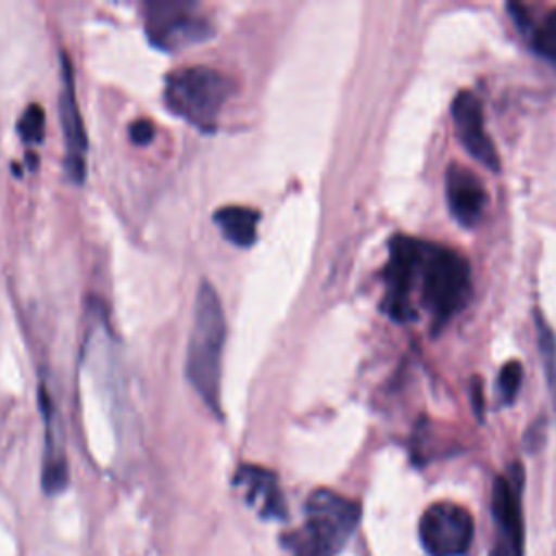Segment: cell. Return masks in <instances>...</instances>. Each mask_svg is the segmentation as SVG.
<instances>
[{
    "mask_svg": "<svg viewBox=\"0 0 556 556\" xmlns=\"http://www.w3.org/2000/svg\"><path fill=\"white\" fill-rule=\"evenodd\" d=\"M226 343V315L215 287L208 280L198 285L193 321L187 341L185 374L200 400L219 415L222 354Z\"/></svg>",
    "mask_w": 556,
    "mask_h": 556,
    "instance_id": "obj_1",
    "label": "cell"
},
{
    "mask_svg": "<svg viewBox=\"0 0 556 556\" xmlns=\"http://www.w3.org/2000/svg\"><path fill=\"white\" fill-rule=\"evenodd\" d=\"M358 521V502L330 489H317L306 500L302 528L287 536V547L291 556H337Z\"/></svg>",
    "mask_w": 556,
    "mask_h": 556,
    "instance_id": "obj_2",
    "label": "cell"
},
{
    "mask_svg": "<svg viewBox=\"0 0 556 556\" xmlns=\"http://www.w3.org/2000/svg\"><path fill=\"white\" fill-rule=\"evenodd\" d=\"M232 91L235 83L228 74L208 65H185L167 74L163 98L178 117L200 130H213Z\"/></svg>",
    "mask_w": 556,
    "mask_h": 556,
    "instance_id": "obj_3",
    "label": "cell"
},
{
    "mask_svg": "<svg viewBox=\"0 0 556 556\" xmlns=\"http://www.w3.org/2000/svg\"><path fill=\"white\" fill-rule=\"evenodd\" d=\"M419 280L421 300L432 313L437 326L454 317L465 306L471 291L467 261L443 245L424 243Z\"/></svg>",
    "mask_w": 556,
    "mask_h": 556,
    "instance_id": "obj_4",
    "label": "cell"
},
{
    "mask_svg": "<svg viewBox=\"0 0 556 556\" xmlns=\"http://www.w3.org/2000/svg\"><path fill=\"white\" fill-rule=\"evenodd\" d=\"M146 33L156 48L174 52L211 39L213 24L193 2L161 0L146 4Z\"/></svg>",
    "mask_w": 556,
    "mask_h": 556,
    "instance_id": "obj_5",
    "label": "cell"
},
{
    "mask_svg": "<svg viewBox=\"0 0 556 556\" xmlns=\"http://www.w3.org/2000/svg\"><path fill=\"white\" fill-rule=\"evenodd\" d=\"M419 539L430 556H463L473 539V519L460 504H430L419 519Z\"/></svg>",
    "mask_w": 556,
    "mask_h": 556,
    "instance_id": "obj_6",
    "label": "cell"
},
{
    "mask_svg": "<svg viewBox=\"0 0 556 556\" xmlns=\"http://www.w3.org/2000/svg\"><path fill=\"white\" fill-rule=\"evenodd\" d=\"M424 243L410 237H393L389 245V263L384 267V311L395 321L413 317L410 289L419 276Z\"/></svg>",
    "mask_w": 556,
    "mask_h": 556,
    "instance_id": "obj_7",
    "label": "cell"
},
{
    "mask_svg": "<svg viewBox=\"0 0 556 556\" xmlns=\"http://www.w3.org/2000/svg\"><path fill=\"white\" fill-rule=\"evenodd\" d=\"M61 72H59V117L65 137V172L72 182H83L87 172V132L78 109L74 72L65 52L59 54Z\"/></svg>",
    "mask_w": 556,
    "mask_h": 556,
    "instance_id": "obj_8",
    "label": "cell"
},
{
    "mask_svg": "<svg viewBox=\"0 0 556 556\" xmlns=\"http://www.w3.org/2000/svg\"><path fill=\"white\" fill-rule=\"evenodd\" d=\"M491 510L495 521V543L491 556H523V519L519 506V484L508 476H497L491 489Z\"/></svg>",
    "mask_w": 556,
    "mask_h": 556,
    "instance_id": "obj_9",
    "label": "cell"
},
{
    "mask_svg": "<svg viewBox=\"0 0 556 556\" xmlns=\"http://www.w3.org/2000/svg\"><path fill=\"white\" fill-rule=\"evenodd\" d=\"M452 117L456 126V135L465 150L480 161L484 167L497 172L500 159L497 150L491 141V137L484 130V117H482V104L471 91H458L452 100Z\"/></svg>",
    "mask_w": 556,
    "mask_h": 556,
    "instance_id": "obj_10",
    "label": "cell"
},
{
    "mask_svg": "<svg viewBox=\"0 0 556 556\" xmlns=\"http://www.w3.org/2000/svg\"><path fill=\"white\" fill-rule=\"evenodd\" d=\"M245 504L263 519L278 521L287 517V504L274 471L256 465H243L232 478Z\"/></svg>",
    "mask_w": 556,
    "mask_h": 556,
    "instance_id": "obj_11",
    "label": "cell"
},
{
    "mask_svg": "<svg viewBox=\"0 0 556 556\" xmlns=\"http://www.w3.org/2000/svg\"><path fill=\"white\" fill-rule=\"evenodd\" d=\"M39 404L43 413V469L41 486L46 493L54 495L67 484V458L63 445V426L56 406L46 387H39Z\"/></svg>",
    "mask_w": 556,
    "mask_h": 556,
    "instance_id": "obj_12",
    "label": "cell"
},
{
    "mask_svg": "<svg viewBox=\"0 0 556 556\" xmlns=\"http://www.w3.org/2000/svg\"><path fill=\"white\" fill-rule=\"evenodd\" d=\"M445 198L450 213L463 226H473L480 219L486 202L480 178L460 163H452L445 172Z\"/></svg>",
    "mask_w": 556,
    "mask_h": 556,
    "instance_id": "obj_13",
    "label": "cell"
},
{
    "mask_svg": "<svg viewBox=\"0 0 556 556\" xmlns=\"http://www.w3.org/2000/svg\"><path fill=\"white\" fill-rule=\"evenodd\" d=\"M258 217V211L250 206H222L213 215L222 235L239 248H248L254 243Z\"/></svg>",
    "mask_w": 556,
    "mask_h": 556,
    "instance_id": "obj_14",
    "label": "cell"
},
{
    "mask_svg": "<svg viewBox=\"0 0 556 556\" xmlns=\"http://www.w3.org/2000/svg\"><path fill=\"white\" fill-rule=\"evenodd\" d=\"M536 343H539V354H541L545 378H547V389L556 408V337L541 315H536Z\"/></svg>",
    "mask_w": 556,
    "mask_h": 556,
    "instance_id": "obj_15",
    "label": "cell"
},
{
    "mask_svg": "<svg viewBox=\"0 0 556 556\" xmlns=\"http://www.w3.org/2000/svg\"><path fill=\"white\" fill-rule=\"evenodd\" d=\"M43 130H46V115H43V109H41L37 102H33V104H28V106L22 111V115H20V119H17V132H20V137H22L24 143L37 146V143H41V139H43Z\"/></svg>",
    "mask_w": 556,
    "mask_h": 556,
    "instance_id": "obj_16",
    "label": "cell"
},
{
    "mask_svg": "<svg viewBox=\"0 0 556 556\" xmlns=\"http://www.w3.org/2000/svg\"><path fill=\"white\" fill-rule=\"evenodd\" d=\"M532 48L543 59L556 63V9H552L536 26L532 35Z\"/></svg>",
    "mask_w": 556,
    "mask_h": 556,
    "instance_id": "obj_17",
    "label": "cell"
},
{
    "mask_svg": "<svg viewBox=\"0 0 556 556\" xmlns=\"http://www.w3.org/2000/svg\"><path fill=\"white\" fill-rule=\"evenodd\" d=\"M521 376H523V369L517 361H508L502 369H500V376H497V393L502 397V402H513L517 391H519V384H521Z\"/></svg>",
    "mask_w": 556,
    "mask_h": 556,
    "instance_id": "obj_18",
    "label": "cell"
},
{
    "mask_svg": "<svg viewBox=\"0 0 556 556\" xmlns=\"http://www.w3.org/2000/svg\"><path fill=\"white\" fill-rule=\"evenodd\" d=\"M128 135H130V141H132V143L146 146V143H150L152 137H154V126H152L150 119H137V122L130 124Z\"/></svg>",
    "mask_w": 556,
    "mask_h": 556,
    "instance_id": "obj_19",
    "label": "cell"
}]
</instances>
